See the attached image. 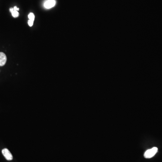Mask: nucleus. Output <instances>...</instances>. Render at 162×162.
Here are the masks:
<instances>
[{
    "label": "nucleus",
    "mask_w": 162,
    "mask_h": 162,
    "mask_svg": "<svg viewBox=\"0 0 162 162\" xmlns=\"http://www.w3.org/2000/svg\"><path fill=\"white\" fill-rule=\"evenodd\" d=\"M158 151V148L157 147H153L151 149H148L146 151L144 154V157L146 158H149L154 156Z\"/></svg>",
    "instance_id": "f257e3e1"
},
{
    "label": "nucleus",
    "mask_w": 162,
    "mask_h": 162,
    "mask_svg": "<svg viewBox=\"0 0 162 162\" xmlns=\"http://www.w3.org/2000/svg\"><path fill=\"white\" fill-rule=\"evenodd\" d=\"M2 153L5 158L7 160L10 161L13 159V156L7 149H4L2 151Z\"/></svg>",
    "instance_id": "f03ea898"
},
{
    "label": "nucleus",
    "mask_w": 162,
    "mask_h": 162,
    "mask_svg": "<svg viewBox=\"0 0 162 162\" xmlns=\"http://www.w3.org/2000/svg\"><path fill=\"white\" fill-rule=\"evenodd\" d=\"M55 5V0H47L44 3V7L47 9L52 8Z\"/></svg>",
    "instance_id": "7ed1b4c3"
},
{
    "label": "nucleus",
    "mask_w": 162,
    "mask_h": 162,
    "mask_svg": "<svg viewBox=\"0 0 162 162\" xmlns=\"http://www.w3.org/2000/svg\"><path fill=\"white\" fill-rule=\"evenodd\" d=\"M7 57L4 53L0 52V66H3L6 64Z\"/></svg>",
    "instance_id": "20e7f679"
},
{
    "label": "nucleus",
    "mask_w": 162,
    "mask_h": 162,
    "mask_svg": "<svg viewBox=\"0 0 162 162\" xmlns=\"http://www.w3.org/2000/svg\"><path fill=\"white\" fill-rule=\"evenodd\" d=\"M10 11L11 13L12 16L14 17V18L18 17L19 16V13H18V11L14 10L13 8H10Z\"/></svg>",
    "instance_id": "39448f33"
},
{
    "label": "nucleus",
    "mask_w": 162,
    "mask_h": 162,
    "mask_svg": "<svg viewBox=\"0 0 162 162\" xmlns=\"http://www.w3.org/2000/svg\"><path fill=\"white\" fill-rule=\"evenodd\" d=\"M28 18H29V20L31 21H34V19H35V16H34V14L33 13H30V14L28 15Z\"/></svg>",
    "instance_id": "423d86ee"
},
{
    "label": "nucleus",
    "mask_w": 162,
    "mask_h": 162,
    "mask_svg": "<svg viewBox=\"0 0 162 162\" xmlns=\"http://www.w3.org/2000/svg\"><path fill=\"white\" fill-rule=\"evenodd\" d=\"M33 22H34L33 21L29 20V21H28V24L29 26L32 27L33 25Z\"/></svg>",
    "instance_id": "0eeeda50"
},
{
    "label": "nucleus",
    "mask_w": 162,
    "mask_h": 162,
    "mask_svg": "<svg viewBox=\"0 0 162 162\" xmlns=\"http://www.w3.org/2000/svg\"><path fill=\"white\" fill-rule=\"evenodd\" d=\"M13 8H14V10H16V11H19V8H17L16 6H15Z\"/></svg>",
    "instance_id": "6e6552de"
}]
</instances>
